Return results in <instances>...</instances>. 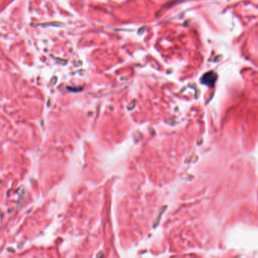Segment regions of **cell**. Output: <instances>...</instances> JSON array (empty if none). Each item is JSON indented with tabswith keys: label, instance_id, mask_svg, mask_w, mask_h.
Segmentation results:
<instances>
[{
	"label": "cell",
	"instance_id": "1",
	"mask_svg": "<svg viewBox=\"0 0 258 258\" xmlns=\"http://www.w3.org/2000/svg\"><path fill=\"white\" fill-rule=\"evenodd\" d=\"M217 79V74L213 71H210L206 73L202 78V83L207 85H212Z\"/></svg>",
	"mask_w": 258,
	"mask_h": 258
}]
</instances>
